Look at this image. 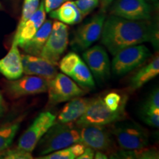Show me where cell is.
<instances>
[{"label":"cell","mask_w":159,"mask_h":159,"mask_svg":"<svg viewBox=\"0 0 159 159\" xmlns=\"http://www.w3.org/2000/svg\"><path fill=\"white\" fill-rule=\"evenodd\" d=\"M100 37L101 42L113 55L144 42L158 46V30L148 20H128L111 15L105 20Z\"/></svg>","instance_id":"cell-1"},{"label":"cell","mask_w":159,"mask_h":159,"mask_svg":"<svg viewBox=\"0 0 159 159\" xmlns=\"http://www.w3.org/2000/svg\"><path fill=\"white\" fill-rule=\"evenodd\" d=\"M78 142L81 143L79 128L74 122H55L38 143L39 153L45 156Z\"/></svg>","instance_id":"cell-2"},{"label":"cell","mask_w":159,"mask_h":159,"mask_svg":"<svg viewBox=\"0 0 159 159\" xmlns=\"http://www.w3.org/2000/svg\"><path fill=\"white\" fill-rule=\"evenodd\" d=\"M125 104L118 110L111 111L100 97L91 99L85 113L76 121L77 128L97 125L105 126L116 122L122 118Z\"/></svg>","instance_id":"cell-3"},{"label":"cell","mask_w":159,"mask_h":159,"mask_svg":"<svg viewBox=\"0 0 159 159\" xmlns=\"http://www.w3.org/2000/svg\"><path fill=\"white\" fill-rule=\"evenodd\" d=\"M112 134L123 150H138L148 145L149 136L147 130L134 122L117 121Z\"/></svg>","instance_id":"cell-4"},{"label":"cell","mask_w":159,"mask_h":159,"mask_svg":"<svg viewBox=\"0 0 159 159\" xmlns=\"http://www.w3.org/2000/svg\"><path fill=\"white\" fill-rule=\"evenodd\" d=\"M151 56L146 46H130L119 51L114 55L112 61V71L114 75L122 76L132 71L146 61Z\"/></svg>","instance_id":"cell-5"},{"label":"cell","mask_w":159,"mask_h":159,"mask_svg":"<svg viewBox=\"0 0 159 159\" xmlns=\"http://www.w3.org/2000/svg\"><path fill=\"white\" fill-rule=\"evenodd\" d=\"M69 42L68 27L61 21H55L40 56L57 66Z\"/></svg>","instance_id":"cell-6"},{"label":"cell","mask_w":159,"mask_h":159,"mask_svg":"<svg viewBox=\"0 0 159 159\" xmlns=\"http://www.w3.org/2000/svg\"><path fill=\"white\" fill-rule=\"evenodd\" d=\"M56 121V116L49 111L41 113L19 139L17 148L32 152L38 143Z\"/></svg>","instance_id":"cell-7"},{"label":"cell","mask_w":159,"mask_h":159,"mask_svg":"<svg viewBox=\"0 0 159 159\" xmlns=\"http://www.w3.org/2000/svg\"><path fill=\"white\" fill-rule=\"evenodd\" d=\"M47 91L49 105L67 102L85 94V91L73 80L62 73H57L54 78L49 80Z\"/></svg>","instance_id":"cell-8"},{"label":"cell","mask_w":159,"mask_h":159,"mask_svg":"<svg viewBox=\"0 0 159 159\" xmlns=\"http://www.w3.org/2000/svg\"><path fill=\"white\" fill-rule=\"evenodd\" d=\"M49 83V80L43 77L27 75L16 80H10L7 83V89L12 97L19 98L27 95L47 92Z\"/></svg>","instance_id":"cell-9"},{"label":"cell","mask_w":159,"mask_h":159,"mask_svg":"<svg viewBox=\"0 0 159 159\" xmlns=\"http://www.w3.org/2000/svg\"><path fill=\"white\" fill-rule=\"evenodd\" d=\"M105 16L103 13L95 15L81 25L75 33L71 44L81 50L88 49L101 36Z\"/></svg>","instance_id":"cell-10"},{"label":"cell","mask_w":159,"mask_h":159,"mask_svg":"<svg viewBox=\"0 0 159 159\" xmlns=\"http://www.w3.org/2000/svg\"><path fill=\"white\" fill-rule=\"evenodd\" d=\"M111 14L128 20H149L152 8L145 0H116L111 7Z\"/></svg>","instance_id":"cell-11"},{"label":"cell","mask_w":159,"mask_h":159,"mask_svg":"<svg viewBox=\"0 0 159 159\" xmlns=\"http://www.w3.org/2000/svg\"><path fill=\"white\" fill-rule=\"evenodd\" d=\"M87 66L99 81L106 80L110 76V61L107 52L102 47L96 45L83 53Z\"/></svg>","instance_id":"cell-12"},{"label":"cell","mask_w":159,"mask_h":159,"mask_svg":"<svg viewBox=\"0 0 159 159\" xmlns=\"http://www.w3.org/2000/svg\"><path fill=\"white\" fill-rule=\"evenodd\" d=\"M79 132L81 143L94 150L107 151L112 147L110 133L104 126L89 125L80 128Z\"/></svg>","instance_id":"cell-13"},{"label":"cell","mask_w":159,"mask_h":159,"mask_svg":"<svg viewBox=\"0 0 159 159\" xmlns=\"http://www.w3.org/2000/svg\"><path fill=\"white\" fill-rule=\"evenodd\" d=\"M23 72L28 75H35L50 80L56 76V66L41 56L21 55Z\"/></svg>","instance_id":"cell-14"},{"label":"cell","mask_w":159,"mask_h":159,"mask_svg":"<svg viewBox=\"0 0 159 159\" xmlns=\"http://www.w3.org/2000/svg\"><path fill=\"white\" fill-rule=\"evenodd\" d=\"M46 19V11L43 0L39 4L36 11L30 17L19 31H16L13 43L21 47L30 41L35 34Z\"/></svg>","instance_id":"cell-15"},{"label":"cell","mask_w":159,"mask_h":159,"mask_svg":"<svg viewBox=\"0 0 159 159\" xmlns=\"http://www.w3.org/2000/svg\"><path fill=\"white\" fill-rule=\"evenodd\" d=\"M21 56L18 46L13 43L7 54L0 59V74L9 80L21 77L23 75Z\"/></svg>","instance_id":"cell-16"},{"label":"cell","mask_w":159,"mask_h":159,"mask_svg":"<svg viewBox=\"0 0 159 159\" xmlns=\"http://www.w3.org/2000/svg\"><path fill=\"white\" fill-rule=\"evenodd\" d=\"M91 99L83 97H75L66 104L60 111L55 122H75L84 114Z\"/></svg>","instance_id":"cell-17"},{"label":"cell","mask_w":159,"mask_h":159,"mask_svg":"<svg viewBox=\"0 0 159 159\" xmlns=\"http://www.w3.org/2000/svg\"><path fill=\"white\" fill-rule=\"evenodd\" d=\"M52 27V21L51 20H46L42 24L41 27L38 30L33 37L25 43L21 48L27 54L40 56L41 50L46 41L48 39Z\"/></svg>","instance_id":"cell-18"},{"label":"cell","mask_w":159,"mask_h":159,"mask_svg":"<svg viewBox=\"0 0 159 159\" xmlns=\"http://www.w3.org/2000/svg\"><path fill=\"white\" fill-rule=\"evenodd\" d=\"M49 16L52 19L67 25H76L80 22L83 18L74 2L71 1H66L57 9L51 11Z\"/></svg>","instance_id":"cell-19"},{"label":"cell","mask_w":159,"mask_h":159,"mask_svg":"<svg viewBox=\"0 0 159 159\" xmlns=\"http://www.w3.org/2000/svg\"><path fill=\"white\" fill-rule=\"evenodd\" d=\"M159 74V57L157 55L150 63L139 70L130 80V88L138 89L155 78Z\"/></svg>","instance_id":"cell-20"},{"label":"cell","mask_w":159,"mask_h":159,"mask_svg":"<svg viewBox=\"0 0 159 159\" xmlns=\"http://www.w3.org/2000/svg\"><path fill=\"white\" fill-rule=\"evenodd\" d=\"M21 119L0 125V155L7 150L13 142L20 127Z\"/></svg>","instance_id":"cell-21"},{"label":"cell","mask_w":159,"mask_h":159,"mask_svg":"<svg viewBox=\"0 0 159 159\" xmlns=\"http://www.w3.org/2000/svg\"><path fill=\"white\" fill-rule=\"evenodd\" d=\"M69 76L80 86L88 89H94L95 87L91 71L82 60L76 65Z\"/></svg>","instance_id":"cell-22"},{"label":"cell","mask_w":159,"mask_h":159,"mask_svg":"<svg viewBox=\"0 0 159 159\" xmlns=\"http://www.w3.org/2000/svg\"><path fill=\"white\" fill-rule=\"evenodd\" d=\"M40 4V0H25L24 1L21 16L16 31H19L26 21L36 11Z\"/></svg>","instance_id":"cell-23"},{"label":"cell","mask_w":159,"mask_h":159,"mask_svg":"<svg viewBox=\"0 0 159 159\" xmlns=\"http://www.w3.org/2000/svg\"><path fill=\"white\" fill-rule=\"evenodd\" d=\"M81 58L77 53L69 52L64 56L59 63V67L63 74L68 75L71 74V71L76 66V65L80 62Z\"/></svg>","instance_id":"cell-24"},{"label":"cell","mask_w":159,"mask_h":159,"mask_svg":"<svg viewBox=\"0 0 159 159\" xmlns=\"http://www.w3.org/2000/svg\"><path fill=\"white\" fill-rule=\"evenodd\" d=\"M143 121L153 128H158L159 126V109H152L143 108L142 111Z\"/></svg>","instance_id":"cell-25"},{"label":"cell","mask_w":159,"mask_h":159,"mask_svg":"<svg viewBox=\"0 0 159 159\" xmlns=\"http://www.w3.org/2000/svg\"><path fill=\"white\" fill-rule=\"evenodd\" d=\"M0 158L6 159H31L33 158L31 152L21 150L19 148L7 149L0 155Z\"/></svg>","instance_id":"cell-26"},{"label":"cell","mask_w":159,"mask_h":159,"mask_svg":"<svg viewBox=\"0 0 159 159\" xmlns=\"http://www.w3.org/2000/svg\"><path fill=\"white\" fill-rule=\"evenodd\" d=\"M76 7L83 16L88 15L99 5V0H76L74 2Z\"/></svg>","instance_id":"cell-27"},{"label":"cell","mask_w":159,"mask_h":159,"mask_svg":"<svg viewBox=\"0 0 159 159\" xmlns=\"http://www.w3.org/2000/svg\"><path fill=\"white\" fill-rule=\"evenodd\" d=\"M41 159H75V158L74 153H73L71 147L66 148L61 150L55 151V152H51L44 156L41 157Z\"/></svg>","instance_id":"cell-28"},{"label":"cell","mask_w":159,"mask_h":159,"mask_svg":"<svg viewBox=\"0 0 159 159\" xmlns=\"http://www.w3.org/2000/svg\"><path fill=\"white\" fill-rule=\"evenodd\" d=\"M103 101L111 111H114L118 110L122 105L125 104V102L120 104L122 102V97H121L120 94H117L116 92L109 93L104 97Z\"/></svg>","instance_id":"cell-29"},{"label":"cell","mask_w":159,"mask_h":159,"mask_svg":"<svg viewBox=\"0 0 159 159\" xmlns=\"http://www.w3.org/2000/svg\"><path fill=\"white\" fill-rule=\"evenodd\" d=\"M143 108L159 109V91L158 89L152 91L150 96L147 99Z\"/></svg>","instance_id":"cell-30"},{"label":"cell","mask_w":159,"mask_h":159,"mask_svg":"<svg viewBox=\"0 0 159 159\" xmlns=\"http://www.w3.org/2000/svg\"><path fill=\"white\" fill-rule=\"evenodd\" d=\"M64 2L65 0H43L46 13H50L51 11L57 9Z\"/></svg>","instance_id":"cell-31"},{"label":"cell","mask_w":159,"mask_h":159,"mask_svg":"<svg viewBox=\"0 0 159 159\" xmlns=\"http://www.w3.org/2000/svg\"><path fill=\"white\" fill-rule=\"evenodd\" d=\"M94 157V150L92 148L86 147L85 150L82 155H80L78 159H92Z\"/></svg>","instance_id":"cell-32"},{"label":"cell","mask_w":159,"mask_h":159,"mask_svg":"<svg viewBox=\"0 0 159 159\" xmlns=\"http://www.w3.org/2000/svg\"><path fill=\"white\" fill-rule=\"evenodd\" d=\"M99 2L101 4V7L102 10H105L109 5L112 3L114 0H99Z\"/></svg>","instance_id":"cell-33"},{"label":"cell","mask_w":159,"mask_h":159,"mask_svg":"<svg viewBox=\"0 0 159 159\" xmlns=\"http://www.w3.org/2000/svg\"><path fill=\"white\" fill-rule=\"evenodd\" d=\"M94 158L96 159H107L108 157L105 154L103 153L102 151H99V150H97L96 153H94Z\"/></svg>","instance_id":"cell-34"},{"label":"cell","mask_w":159,"mask_h":159,"mask_svg":"<svg viewBox=\"0 0 159 159\" xmlns=\"http://www.w3.org/2000/svg\"><path fill=\"white\" fill-rule=\"evenodd\" d=\"M4 106H5V102H4V99L1 92H0V114L3 112Z\"/></svg>","instance_id":"cell-35"},{"label":"cell","mask_w":159,"mask_h":159,"mask_svg":"<svg viewBox=\"0 0 159 159\" xmlns=\"http://www.w3.org/2000/svg\"><path fill=\"white\" fill-rule=\"evenodd\" d=\"M147 2H156L158 1V0H145Z\"/></svg>","instance_id":"cell-36"},{"label":"cell","mask_w":159,"mask_h":159,"mask_svg":"<svg viewBox=\"0 0 159 159\" xmlns=\"http://www.w3.org/2000/svg\"><path fill=\"white\" fill-rule=\"evenodd\" d=\"M66 1H72V0H65V2H66Z\"/></svg>","instance_id":"cell-37"}]
</instances>
